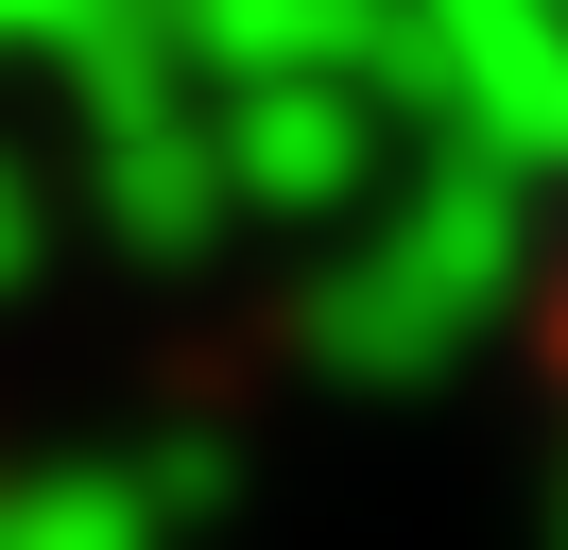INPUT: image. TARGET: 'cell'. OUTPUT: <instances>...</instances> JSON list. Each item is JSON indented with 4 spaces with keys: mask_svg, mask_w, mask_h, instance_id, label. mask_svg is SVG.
<instances>
[{
    "mask_svg": "<svg viewBox=\"0 0 568 550\" xmlns=\"http://www.w3.org/2000/svg\"><path fill=\"white\" fill-rule=\"evenodd\" d=\"M534 378H551V430H568V138H551V190H534Z\"/></svg>",
    "mask_w": 568,
    "mask_h": 550,
    "instance_id": "obj_1",
    "label": "cell"
}]
</instances>
